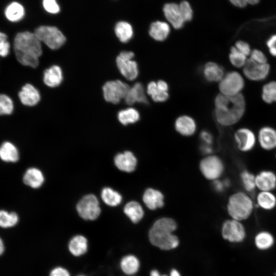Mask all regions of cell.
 <instances>
[{"mask_svg":"<svg viewBox=\"0 0 276 276\" xmlns=\"http://www.w3.org/2000/svg\"><path fill=\"white\" fill-rule=\"evenodd\" d=\"M215 116L217 122L223 126L238 123L244 116L246 101L242 94L229 96L218 94L215 100Z\"/></svg>","mask_w":276,"mask_h":276,"instance_id":"6da1fadb","label":"cell"},{"mask_svg":"<svg viewBox=\"0 0 276 276\" xmlns=\"http://www.w3.org/2000/svg\"><path fill=\"white\" fill-rule=\"evenodd\" d=\"M177 224L174 220L163 217L157 220L149 232L151 243L163 250H170L179 245L177 237L172 234L176 229Z\"/></svg>","mask_w":276,"mask_h":276,"instance_id":"7a4b0ae2","label":"cell"},{"mask_svg":"<svg viewBox=\"0 0 276 276\" xmlns=\"http://www.w3.org/2000/svg\"><path fill=\"white\" fill-rule=\"evenodd\" d=\"M254 209L251 198L246 193L237 192L228 198L227 211L232 219L242 221L247 219Z\"/></svg>","mask_w":276,"mask_h":276,"instance_id":"3957f363","label":"cell"},{"mask_svg":"<svg viewBox=\"0 0 276 276\" xmlns=\"http://www.w3.org/2000/svg\"><path fill=\"white\" fill-rule=\"evenodd\" d=\"M76 211L79 217L86 221L97 220L102 213L99 200L93 194L82 197L76 203Z\"/></svg>","mask_w":276,"mask_h":276,"instance_id":"277c9868","label":"cell"},{"mask_svg":"<svg viewBox=\"0 0 276 276\" xmlns=\"http://www.w3.org/2000/svg\"><path fill=\"white\" fill-rule=\"evenodd\" d=\"M33 32L42 43L52 50L60 48L66 42L64 35L55 26H38Z\"/></svg>","mask_w":276,"mask_h":276,"instance_id":"5b68a950","label":"cell"},{"mask_svg":"<svg viewBox=\"0 0 276 276\" xmlns=\"http://www.w3.org/2000/svg\"><path fill=\"white\" fill-rule=\"evenodd\" d=\"M219 82L220 94L229 96L241 94L245 85L243 77L236 71L226 73Z\"/></svg>","mask_w":276,"mask_h":276,"instance_id":"8992f818","label":"cell"},{"mask_svg":"<svg viewBox=\"0 0 276 276\" xmlns=\"http://www.w3.org/2000/svg\"><path fill=\"white\" fill-rule=\"evenodd\" d=\"M130 88L128 84L120 80L107 81L102 87L104 98L107 102L117 104L125 99Z\"/></svg>","mask_w":276,"mask_h":276,"instance_id":"52a82bcc","label":"cell"},{"mask_svg":"<svg viewBox=\"0 0 276 276\" xmlns=\"http://www.w3.org/2000/svg\"><path fill=\"white\" fill-rule=\"evenodd\" d=\"M134 53L131 51H124L120 52L116 58V64L121 74L127 80L135 79L139 74L137 63L132 59Z\"/></svg>","mask_w":276,"mask_h":276,"instance_id":"ba28073f","label":"cell"},{"mask_svg":"<svg viewBox=\"0 0 276 276\" xmlns=\"http://www.w3.org/2000/svg\"><path fill=\"white\" fill-rule=\"evenodd\" d=\"M221 234L225 240L231 243H238L244 241L246 232L241 221L231 219L223 223Z\"/></svg>","mask_w":276,"mask_h":276,"instance_id":"9c48e42d","label":"cell"},{"mask_svg":"<svg viewBox=\"0 0 276 276\" xmlns=\"http://www.w3.org/2000/svg\"><path fill=\"white\" fill-rule=\"evenodd\" d=\"M199 168L206 179L215 180L221 176L224 167L222 160L218 156L209 155L201 160Z\"/></svg>","mask_w":276,"mask_h":276,"instance_id":"30bf717a","label":"cell"},{"mask_svg":"<svg viewBox=\"0 0 276 276\" xmlns=\"http://www.w3.org/2000/svg\"><path fill=\"white\" fill-rule=\"evenodd\" d=\"M270 66L268 63H257L249 58L243 67L244 76L253 81H259L264 80L268 76Z\"/></svg>","mask_w":276,"mask_h":276,"instance_id":"8fae6325","label":"cell"},{"mask_svg":"<svg viewBox=\"0 0 276 276\" xmlns=\"http://www.w3.org/2000/svg\"><path fill=\"white\" fill-rule=\"evenodd\" d=\"M18 97L21 104L28 107L37 105L41 98L39 89L30 83H27L22 86L18 93Z\"/></svg>","mask_w":276,"mask_h":276,"instance_id":"7c38bea8","label":"cell"},{"mask_svg":"<svg viewBox=\"0 0 276 276\" xmlns=\"http://www.w3.org/2000/svg\"><path fill=\"white\" fill-rule=\"evenodd\" d=\"M238 149L242 152L251 151L255 146L257 138L254 132L247 128L238 129L234 134Z\"/></svg>","mask_w":276,"mask_h":276,"instance_id":"4fadbf2b","label":"cell"},{"mask_svg":"<svg viewBox=\"0 0 276 276\" xmlns=\"http://www.w3.org/2000/svg\"><path fill=\"white\" fill-rule=\"evenodd\" d=\"M67 248L68 252L73 257H81L86 254L88 251V240L83 234H75L69 239L67 244Z\"/></svg>","mask_w":276,"mask_h":276,"instance_id":"5bb4252c","label":"cell"},{"mask_svg":"<svg viewBox=\"0 0 276 276\" xmlns=\"http://www.w3.org/2000/svg\"><path fill=\"white\" fill-rule=\"evenodd\" d=\"M116 168L120 171L130 173L133 172L137 166V160L130 151H125L117 154L113 158Z\"/></svg>","mask_w":276,"mask_h":276,"instance_id":"9a60e30c","label":"cell"},{"mask_svg":"<svg viewBox=\"0 0 276 276\" xmlns=\"http://www.w3.org/2000/svg\"><path fill=\"white\" fill-rule=\"evenodd\" d=\"M168 90L167 83L162 80L157 82L154 81L149 82L147 87V94L156 102L166 101L169 98Z\"/></svg>","mask_w":276,"mask_h":276,"instance_id":"2e32d148","label":"cell"},{"mask_svg":"<svg viewBox=\"0 0 276 276\" xmlns=\"http://www.w3.org/2000/svg\"><path fill=\"white\" fill-rule=\"evenodd\" d=\"M258 141L261 147L265 150L276 148V129L270 126H264L259 131Z\"/></svg>","mask_w":276,"mask_h":276,"instance_id":"e0dca14e","label":"cell"},{"mask_svg":"<svg viewBox=\"0 0 276 276\" xmlns=\"http://www.w3.org/2000/svg\"><path fill=\"white\" fill-rule=\"evenodd\" d=\"M256 188L260 191L271 192L276 188V174L269 170H263L256 176Z\"/></svg>","mask_w":276,"mask_h":276,"instance_id":"ac0fdd59","label":"cell"},{"mask_svg":"<svg viewBox=\"0 0 276 276\" xmlns=\"http://www.w3.org/2000/svg\"><path fill=\"white\" fill-rule=\"evenodd\" d=\"M143 201L146 206L151 210L161 208L164 205V196L163 193L153 188H148L143 195Z\"/></svg>","mask_w":276,"mask_h":276,"instance_id":"d6986e66","label":"cell"},{"mask_svg":"<svg viewBox=\"0 0 276 276\" xmlns=\"http://www.w3.org/2000/svg\"><path fill=\"white\" fill-rule=\"evenodd\" d=\"M4 14L9 21L16 23L24 18L26 10L24 6L19 0H12L6 7Z\"/></svg>","mask_w":276,"mask_h":276,"instance_id":"ffe728a7","label":"cell"},{"mask_svg":"<svg viewBox=\"0 0 276 276\" xmlns=\"http://www.w3.org/2000/svg\"><path fill=\"white\" fill-rule=\"evenodd\" d=\"M163 11L167 19L176 29H180L184 24L179 5L176 3L166 4L163 7Z\"/></svg>","mask_w":276,"mask_h":276,"instance_id":"44dd1931","label":"cell"},{"mask_svg":"<svg viewBox=\"0 0 276 276\" xmlns=\"http://www.w3.org/2000/svg\"><path fill=\"white\" fill-rule=\"evenodd\" d=\"M42 80L44 84L50 87L59 86L63 80L62 69L57 65H53L45 69L43 72Z\"/></svg>","mask_w":276,"mask_h":276,"instance_id":"7402d4cb","label":"cell"},{"mask_svg":"<svg viewBox=\"0 0 276 276\" xmlns=\"http://www.w3.org/2000/svg\"><path fill=\"white\" fill-rule=\"evenodd\" d=\"M44 180L43 173L39 169L36 167L28 169L23 176L24 183L33 189L40 188Z\"/></svg>","mask_w":276,"mask_h":276,"instance_id":"603a6c76","label":"cell"},{"mask_svg":"<svg viewBox=\"0 0 276 276\" xmlns=\"http://www.w3.org/2000/svg\"><path fill=\"white\" fill-rule=\"evenodd\" d=\"M174 126L176 130L184 136L193 135L196 129V124L194 119L186 115L178 117L175 122Z\"/></svg>","mask_w":276,"mask_h":276,"instance_id":"cb8c5ba5","label":"cell"},{"mask_svg":"<svg viewBox=\"0 0 276 276\" xmlns=\"http://www.w3.org/2000/svg\"><path fill=\"white\" fill-rule=\"evenodd\" d=\"M123 213L133 223H137L143 218L144 211L141 204L136 201L131 200L124 205Z\"/></svg>","mask_w":276,"mask_h":276,"instance_id":"d4e9b609","label":"cell"},{"mask_svg":"<svg viewBox=\"0 0 276 276\" xmlns=\"http://www.w3.org/2000/svg\"><path fill=\"white\" fill-rule=\"evenodd\" d=\"M125 101L128 105H132L136 102L147 104L148 100L143 85L137 82L130 87L125 98Z\"/></svg>","mask_w":276,"mask_h":276,"instance_id":"484cf974","label":"cell"},{"mask_svg":"<svg viewBox=\"0 0 276 276\" xmlns=\"http://www.w3.org/2000/svg\"><path fill=\"white\" fill-rule=\"evenodd\" d=\"M119 266L124 274L127 275H132L139 271L140 263L136 256L129 254L125 255L121 258Z\"/></svg>","mask_w":276,"mask_h":276,"instance_id":"4316f807","label":"cell"},{"mask_svg":"<svg viewBox=\"0 0 276 276\" xmlns=\"http://www.w3.org/2000/svg\"><path fill=\"white\" fill-rule=\"evenodd\" d=\"M100 196L103 203L111 208L118 206L123 200L122 195L109 187H104L102 189Z\"/></svg>","mask_w":276,"mask_h":276,"instance_id":"83f0119b","label":"cell"},{"mask_svg":"<svg viewBox=\"0 0 276 276\" xmlns=\"http://www.w3.org/2000/svg\"><path fill=\"white\" fill-rule=\"evenodd\" d=\"M17 147L10 142H5L0 146V158L5 162L15 163L19 159Z\"/></svg>","mask_w":276,"mask_h":276,"instance_id":"f1b7e54d","label":"cell"},{"mask_svg":"<svg viewBox=\"0 0 276 276\" xmlns=\"http://www.w3.org/2000/svg\"><path fill=\"white\" fill-rule=\"evenodd\" d=\"M169 32L170 27L168 24L160 21L153 22L150 25L149 31L150 36L157 41L165 40Z\"/></svg>","mask_w":276,"mask_h":276,"instance_id":"f546056e","label":"cell"},{"mask_svg":"<svg viewBox=\"0 0 276 276\" xmlns=\"http://www.w3.org/2000/svg\"><path fill=\"white\" fill-rule=\"evenodd\" d=\"M274 238L272 234L266 231L258 233L254 237L255 245L260 250L270 249L274 245Z\"/></svg>","mask_w":276,"mask_h":276,"instance_id":"4dcf8cb0","label":"cell"},{"mask_svg":"<svg viewBox=\"0 0 276 276\" xmlns=\"http://www.w3.org/2000/svg\"><path fill=\"white\" fill-rule=\"evenodd\" d=\"M203 74L206 80L211 82L220 81L224 76L222 67L213 62L205 64Z\"/></svg>","mask_w":276,"mask_h":276,"instance_id":"1f68e13d","label":"cell"},{"mask_svg":"<svg viewBox=\"0 0 276 276\" xmlns=\"http://www.w3.org/2000/svg\"><path fill=\"white\" fill-rule=\"evenodd\" d=\"M114 33L121 42L126 43L132 38L133 30L132 26L129 22L120 21L115 26Z\"/></svg>","mask_w":276,"mask_h":276,"instance_id":"d6a6232c","label":"cell"},{"mask_svg":"<svg viewBox=\"0 0 276 276\" xmlns=\"http://www.w3.org/2000/svg\"><path fill=\"white\" fill-rule=\"evenodd\" d=\"M256 201L258 205L264 210H271L276 206V196L272 192L260 191Z\"/></svg>","mask_w":276,"mask_h":276,"instance_id":"836d02e7","label":"cell"},{"mask_svg":"<svg viewBox=\"0 0 276 276\" xmlns=\"http://www.w3.org/2000/svg\"><path fill=\"white\" fill-rule=\"evenodd\" d=\"M117 118L121 124L126 126L137 122L140 119V115L136 109L129 107L119 111Z\"/></svg>","mask_w":276,"mask_h":276,"instance_id":"e575fe53","label":"cell"},{"mask_svg":"<svg viewBox=\"0 0 276 276\" xmlns=\"http://www.w3.org/2000/svg\"><path fill=\"white\" fill-rule=\"evenodd\" d=\"M261 97L266 103L276 102V81H270L263 85Z\"/></svg>","mask_w":276,"mask_h":276,"instance_id":"d590c367","label":"cell"},{"mask_svg":"<svg viewBox=\"0 0 276 276\" xmlns=\"http://www.w3.org/2000/svg\"><path fill=\"white\" fill-rule=\"evenodd\" d=\"M14 110L12 99L7 95L0 94V117L11 116Z\"/></svg>","mask_w":276,"mask_h":276,"instance_id":"8d00e7d4","label":"cell"},{"mask_svg":"<svg viewBox=\"0 0 276 276\" xmlns=\"http://www.w3.org/2000/svg\"><path fill=\"white\" fill-rule=\"evenodd\" d=\"M247 59V57L238 51L235 46L231 48L229 59L234 66L237 68L243 67Z\"/></svg>","mask_w":276,"mask_h":276,"instance_id":"74e56055","label":"cell"},{"mask_svg":"<svg viewBox=\"0 0 276 276\" xmlns=\"http://www.w3.org/2000/svg\"><path fill=\"white\" fill-rule=\"evenodd\" d=\"M240 178L244 189L248 192H252L256 188V176L247 170L243 171Z\"/></svg>","mask_w":276,"mask_h":276,"instance_id":"f35d334b","label":"cell"},{"mask_svg":"<svg viewBox=\"0 0 276 276\" xmlns=\"http://www.w3.org/2000/svg\"><path fill=\"white\" fill-rule=\"evenodd\" d=\"M18 217L14 212L8 213L4 210L0 211V226L3 227L13 226L17 224Z\"/></svg>","mask_w":276,"mask_h":276,"instance_id":"ab89813d","label":"cell"},{"mask_svg":"<svg viewBox=\"0 0 276 276\" xmlns=\"http://www.w3.org/2000/svg\"><path fill=\"white\" fill-rule=\"evenodd\" d=\"M11 43L8 35L0 31V57H6L10 53Z\"/></svg>","mask_w":276,"mask_h":276,"instance_id":"60d3db41","label":"cell"},{"mask_svg":"<svg viewBox=\"0 0 276 276\" xmlns=\"http://www.w3.org/2000/svg\"><path fill=\"white\" fill-rule=\"evenodd\" d=\"M178 5L184 21L191 20L193 17V11L189 3L183 1Z\"/></svg>","mask_w":276,"mask_h":276,"instance_id":"b9f144b4","label":"cell"},{"mask_svg":"<svg viewBox=\"0 0 276 276\" xmlns=\"http://www.w3.org/2000/svg\"><path fill=\"white\" fill-rule=\"evenodd\" d=\"M42 5L46 12L51 14H57L60 11V6L55 0H44Z\"/></svg>","mask_w":276,"mask_h":276,"instance_id":"7bdbcfd3","label":"cell"},{"mask_svg":"<svg viewBox=\"0 0 276 276\" xmlns=\"http://www.w3.org/2000/svg\"><path fill=\"white\" fill-rule=\"evenodd\" d=\"M249 58L257 63H268L267 58L265 54L262 51L258 49H254L252 50Z\"/></svg>","mask_w":276,"mask_h":276,"instance_id":"ee69618b","label":"cell"},{"mask_svg":"<svg viewBox=\"0 0 276 276\" xmlns=\"http://www.w3.org/2000/svg\"><path fill=\"white\" fill-rule=\"evenodd\" d=\"M49 276H71V274L65 267L58 265L50 270Z\"/></svg>","mask_w":276,"mask_h":276,"instance_id":"f6af8a7d","label":"cell"},{"mask_svg":"<svg viewBox=\"0 0 276 276\" xmlns=\"http://www.w3.org/2000/svg\"><path fill=\"white\" fill-rule=\"evenodd\" d=\"M235 47L247 57L249 56L252 51L249 44L243 40H238L235 43Z\"/></svg>","mask_w":276,"mask_h":276,"instance_id":"bcb514c9","label":"cell"},{"mask_svg":"<svg viewBox=\"0 0 276 276\" xmlns=\"http://www.w3.org/2000/svg\"><path fill=\"white\" fill-rule=\"evenodd\" d=\"M266 45L270 54L276 57V34L272 35L267 40Z\"/></svg>","mask_w":276,"mask_h":276,"instance_id":"7dc6e473","label":"cell"},{"mask_svg":"<svg viewBox=\"0 0 276 276\" xmlns=\"http://www.w3.org/2000/svg\"><path fill=\"white\" fill-rule=\"evenodd\" d=\"M200 136L204 144L209 145L212 144L213 136L210 132L206 131H202L200 133Z\"/></svg>","mask_w":276,"mask_h":276,"instance_id":"c3c4849f","label":"cell"},{"mask_svg":"<svg viewBox=\"0 0 276 276\" xmlns=\"http://www.w3.org/2000/svg\"><path fill=\"white\" fill-rule=\"evenodd\" d=\"M230 2L234 6L241 8H245L249 4V0H232Z\"/></svg>","mask_w":276,"mask_h":276,"instance_id":"681fc988","label":"cell"},{"mask_svg":"<svg viewBox=\"0 0 276 276\" xmlns=\"http://www.w3.org/2000/svg\"><path fill=\"white\" fill-rule=\"evenodd\" d=\"M213 186L215 190L219 192H222L225 187L223 181L218 179L214 180Z\"/></svg>","mask_w":276,"mask_h":276,"instance_id":"f907efd6","label":"cell"},{"mask_svg":"<svg viewBox=\"0 0 276 276\" xmlns=\"http://www.w3.org/2000/svg\"><path fill=\"white\" fill-rule=\"evenodd\" d=\"M200 149L202 153L206 154L211 153L212 151L211 145L205 144H203L201 146Z\"/></svg>","mask_w":276,"mask_h":276,"instance_id":"816d5d0a","label":"cell"},{"mask_svg":"<svg viewBox=\"0 0 276 276\" xmlns=\"http://www.w3.org/2000/svg\"><path fill=\"white\" fill-rule=\"evenodd\" d=\"M170 274V276H181L180 273L175 269L171 271Z\"/></svg>","mask_w":276,"mask_h":276,"instance_id":"f5cc1de1","label":"cell"},{"mask_svg":"<svg viewBox=\"0 0 276 276\" xmlns=\"http://www.w3.org/2000/svg\"><path fill=\"white\" fill-rule=\"evenodd\" d=\"M150 276H161L158 270L154 269L150 272Z\"/></svg>","mask_w":276,"mask_h":276,"instance_id":"db71d44e","label":"cell"},{"mask_svg":"<svg viewBox=\"0 0 276 276\" xmlns=\"http://www.w3.org/2000/svg\"><path fill=\"white\" fill-rule=\"evenodd\" d=\"M6 18L5 16H3V17H2V18L1 19V21H0V24H1L2 20H3L4 18ZM22 21H24V22L25 24V26H26V31H28L29 29V27L28 26V25H27V21H26V19H25L24 18V19L22 20Z\"/></svg>","mask_w":276,"mask_h":276,"instance_id":"11a10c76","label":"cell"},{"mask_svg":"<svg viewBox=\"0 0 276 276\" xmlns=\"http://www.w3.org/2000/svg\"><path fill=\"white\" fill-rule=\"evenodd\" d=\"M4 245H3V241H2V240L0 239V255H1L3 251H4Z\"/></svg>","mask_w":276,"mask_h":276,"instance_id":"9f6ffc18","label":"cell"},{"mask_svg":"<svg viewBox=\"0 0 276 276\" xmlns=\"http://www.w3.org/2000/svg\"><path fill=\"white\" fill-rule=\"evenodd\" d=\"M77 276H88V275L84 274H79V275H78Z\"/></svg>","mask_w":276,"mask_h":276,"instance_id":"6f0895ef","label":"cell"},{"mask_svg":"<svg viewBox=\"0 0 276 276\" xmlns=\"http://www.w3.org/2000/svg\"><path fill=\"white\" fill-rule=\"evenodd\" d=\"M161 276H168V275H162Z\"/></svg>","mask_w":276,"mask_h":276,"instance_id":"680465c9","label":"cell"},{"mask_svg":"<svg viewBox=\"0 0 276 276\" xmlns=\"http://www.w3.org/2000/svg\"><path fill=\"white\" fill-rule=\"evenodd\" d=\"M274 275H275V276H276V272L275 273Z\"/></svg>","mask_w":276,"mask_h":276,"instance_id":"91938a15","label":"cell"},{"mask_svg":"<svg viewBox=\"0 0 276 276\" xmlns=\"http://www.w3.org/2000/svg\"></svg>","mask_w":276,"mask_h":276,"instance_id":"94428289","label":"cell"}]
</instances>
